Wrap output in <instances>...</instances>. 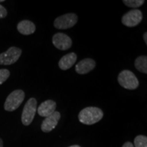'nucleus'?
<instances>
[{"instance_id":"16","label":"nucleus","mask_w":147,"mask_h":147,"mask_svg":"<svg viewBox=\"0 0 147 147\" xmlns=\"http://www.w3.org/2000/svg\"><path fill=\"white\" fill-rule=\"evenodd\" d=\"M123 2L127 7L136 8L140 7L144 3V0H123Z\"/></svg>"},{"instance_id":"13","label":"nucleus","mask_w":147,"mask_h":147,"mask_svg":"<svg viewBox=\"0 0 147 147\" xmlns=\"http://www.w3.org/2000/svg\"><path fill=\"white\" fill-rule=\"evenodd\" d=\"M17 30L20 34L29 36L36 32V25L28 20H23L18 23Z\"/></svg>"},{"instance_id":"5","label":"nucleus","mask_w":147,"mask_h":147,"mask_svg":"<svg viewBox=\"0 0 147 147\" xmlns=\"http://www.w3.org/2000/svg\"><path fill=\"white\" fill-rule=\"evenodd\" d=\"M22 50L19 48L12 47L0 54V65H12L18 60L21 57Z\"/></svg>"},{"instance_id":"7","label":"nucleus","mask_w":147,"mask_h":147,"mask_svg":"<svg viewBox=\"0 0 147 147\" xmlns=\"http://www.w3.org/2000/svg\"><path fill=\"white\" fill-rule=\"evenodd\" d=\"M143 18L142 13L138 9H134L125 14L121 18L123 25L129 27L137 26L140 23Z\"/></svg>"},{"instance_id":"14","label":"nucleus","mask_w":147,"mask_h":147,"mask_svg":"<svg viewBox=\"0 0 147 147\" xmlns=\"http://www.w3.org/2000/svg\"><path fill=\"white\" fill-rule=\"evenodd\" d=\"M136 68L140 72L147 74V57L146 56H140L135 60Z\"/></svg>"},{"instance_id":"4","label":"nucleus","mask_w":147,"mask_h":147,"mask_svg":"<svg viewBox=\"0 0 147 147\" xmlns=\"http://www.w3.org/2000/svg\"><path fill=\"white\" fill-rule=\"evenodd\" d=\"M37 112V101L32 97L27 101L24 106L21 116V121L24 125H29L34 120Z\"/></svg>"},{"instance_id":"9","label":"nucleus","mask_w":147,"mask_h":147,"mask_svg":"<svg viewBox=\"0 0 147 147\" xmlns=\"http://www.w3.org/2000/svg\"><path fill=\"white\" fill-rule=\"evenodd\" d=\"M61 118V114L57 111H55L52 115L46 117L41 125V129L42 131L48 133L54 129L57 125L59 121Z\"/></svg>"},{"instance_id":"20","label":"nucleus","mask_w":147,"mask_h":147,"mask_svg":"<svg viewBox=\"0 0 147 147\" xmlns=\"http://www.w3.org/2000/svg\"><path fill=\"white\" fill-rule=\"evenodd\" d=\"M143 38H144L145 44L147 45V33L146 32H145L144 35H143Z\"/></svg>"},{"instance_id":"10","label":"nucleus","mask_w":147,"mask_h":147,"mask_svg":"<svg viewBox=\"0 0 147 147\" xmlns=\"http://www.w3.org/2000/svg\"><path fill=\"white\" fill-rule=\"evenodd\" d=\"M96 63L93 59L86 58L79 61L76 65L75 69L79 74H86L95 67Z\"/></svg>"},{"instance_id":"23","label":"nucleus","mask_w":147,"mask_h":147,"mask_svg":"<svg viewBox=\"0 0 147 147\" xmlns=\"http://www.w3.org/2000/svg\"><path fill=\"white\" fill-rule=\"evenodd\" d=\"M4 1V0H0V2H3Z\"/></svg>"},{"instance_id":"15","label":"nucleus","mask_w":147,"mask_h":147,"mask_svg":"<svg viewBox=\"0 0 147 147\" xmlns=\"http://www.w3.org/2000/svg\"><path fill=\"white\" fill-rule=\"evenodd\" d=\"M135 147H147V138L145 136L139 135L134 139Z\"/></svg>"},{"instance_id":"3","label":"nucleus","mask_w":147,"mask_h":147,"mask_svg":"<svg viewBox=\"0 0 147 147\" xmlns=\"http://www.w3.org/2000/svg\"><path fill=\"white\" fill-rule=\"evenodd\" d=\"M24 99H25V93L23 90L17 89L12 91L5 100L4 109L8 112L14 111L21 105Z\"/></svg>"},{"instance_id":"12","label":"nucleus","mask_w":147,"mask_h":147,"mask_svg":"<svg viewBox=\"0 0 147 147\" xmlns=\"http://www.w3.org/2000/svg\"><path fill=\"white\" fill-rule=\"evenodd\" d=\"M77 60V55L74 53H70L64 55L59 61V67L62 70H67L74 65Z\"/></svg>"},{"instance_id":"2","label":"nucleus","mask_w":147,"mask_h":147,"mask_svg":"<svg viewBox=\"0 0 147 147\" xmlns=\"http://www.w3.org/2000/svg\"><path fill=\"white\" fill-rule=\"evenodd\" d=\"M118 82L122 87L128 90H134L139 86V80L136 75L127 69L121 71L118 76Z\"/></svg>"},{"instance_id":"21","label":"nucleus","mask_w":147,"mask_h":147,"mask_svg":"<svg viewBox=\"0 0 147 147\" xmlns=\"http://www.w3.org/2000/svg\"><path fill=\"white\" fill-rule=\"evenodd\" d=\"M0 147H3V141L0 138Z\"/></svg>"},{"instance_id":"6","label":"nucleus","mask_w":147,"mask_h":147,"mask_svg":"<svg viewBox=\"0 0 147 147\" xmlns=\"http://www.w3.org/2000/svg\"><path fill=\"white\" fill-rule=\"evenodd\" d=\"M78 16L74 13H67L59 16L55 20L54 26L58 29H67L76 25Z\"/></svg>"},{"instance_id":"19","label":"nucleus","mask_w":147,"mask_h":147,"mask_svg":"<svg viewBox=\"0 0 147 147\" xmlns=\"http://www.w3.org/2000/svg\"><path fill=\"white\" fill-rule=\"evenodd\" d=\"M122 147H134V146L131 142H127L125 143L123 145Z\"/></svg>"},{"instance_id":"1","label":"nucleus","mask_w":147,"mask_h":147,"mask_svg":"<svg viewBox=\"0 0 147 147\" xmlns=\"http://www.w3.org/2000/svg\"><path fill=\"white\" fill-rule=\"evenodd\" d=\"M104 113L97 107H87L79 113L78 120L84 125H91L99 122L103 118Z\"/></svg>"},{"instance_id":"11","label":"nucleus","mask_w":147,"mask_h":147,"mask_svg":"<svg viewBox=\"0 0 147 147\" xmlns=\"http://www.w3.org/2000/svg\"><path fill=\"white\" fill-rule=\"evenodd\" d=\"M57 107L56 102L51 100H46L41 103L38 108V113L42 117H47L52 115Z\"/></svg>"},{"instance_id":"18","label":"nucleus","mask_w":147,"mask_h":147,"mask_svg":"<svg viewBox=\"0 0 147 147\" xmlns=\"http://www.w3.org/2000/svg\"><path fill=\"white\" fill-rule=\"evenodd\" d=\"M7 12L6 9H5L3 5H0V18H3L7 16Z\"/></svg>"},{"instance_id":"17","label":"nucleus","mask_w":147,"mask_h":147,"mask_svg":"<svg viewBox=\"0 0 147 147\" xmlns=\"http://www.w3.org/2000/svg\"><path fill=\"white\" fill-rule=\"evenodd\" d=\"M10 75V72L7 69H0V85L3 84L5 81H6L7 79L9 78Z\"/></svg>"},{"instance_id":"22","label":"nucleus","mask_w":147,"mask_h":147,"mask_svg":"<svg viewBox=\"0 0 147 147\" xmlns=\"http://www.w3.org/2000/svg\"><path fill=\"white\" fill-rule=\"evenodd\" d=\"M69 147H80V146H78V145H72V146H70Z\"/></svg>"},{"instance_id":"8","label":"nucleus","mask_w":147,"mask_h":147,"mask_svg":"<svg viewBox=\"0 0 147 147\" xmlns=\"http://www.w3.org/2000/svg\"><path fill=\"white\" fill-rule=\"evenodd\" d=\"M52 42L53 45L61 51H66L70 49L72 41L69 37L63 33H57L53 36Z\"/></svg>"}]
</instances>
